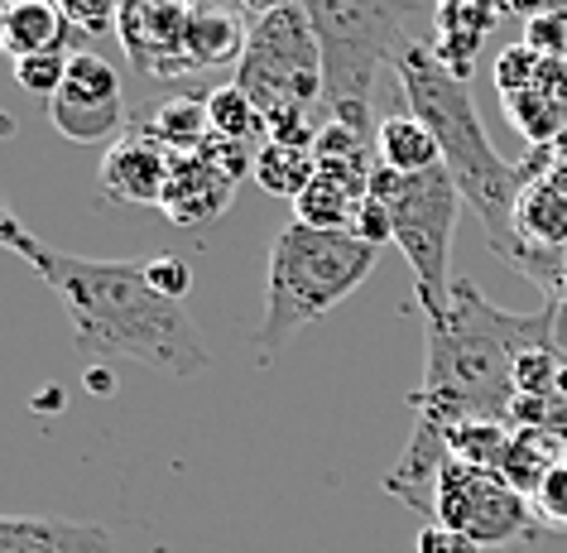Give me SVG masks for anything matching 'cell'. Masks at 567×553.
Here are the masks:
<instances>
[{"label":"cell","instance_id":"obj_17","mask_svg":"<svg viewBox=\"0 0 567 553\" xmlns=\"http://www.w3.org/2000/svg\"><path fill=\"white\" fill-rule=\"evenodd\" d=\"M0 44L20 63V59H39V53L73 49L78 34H73V24L63 20L59 0H10L6 24H0Z\"/></svg>","mask_w":567,"mask_h":553},{"label":"cell","instance_id":"obj_2","mask_svg":"<svg viewBox=\"0 0 567 553\" xmlns=\"http://www.w3.org/2000/svg\"><path fill=\"white\" fill-rule=\"evenodd\" d=\"M563 332V314L544 304L538 314H505L476 279H452V308L443 318H423V386L414 390L419 419L452 423L515 414V366L538 347H553Z\"/></svg>","mask_w":567,"mask_h":553},{"label":"cell","instance_id":"obj_22","mask_svg":"<svg viewBox=\"0 0 567 553\" xmlns=\"http://www.w3.org/2000/svg\"><path fill=\"white\" fill-rule=\"evenodd\" d=\"M357 203L361 197L347 188V183H337L328 174H318L308 188L293 197V212L303 226H318V232H351V217H357Z\"/></svg>","mask_w":567,"mask_h":553},{"label":"cell","instance_id":"obj_8","mask_svg":"<svg viewBox=\"0 0 567 553\" xmlns=\"http://www.w3.org/2000/svg\"><path fill=\"white\" fill-rule=\"evenodd\" d=\"M433 520L476 539L481 553H515L538 534V510L524 491H515L501 472L447 458L437 477Z\"/></svg>","mask_w":567,"mask_h":553},{"label":"cell","instance_id":"obj_31","mask_svg":"<svg viewBox=\"0 0 567 553\" xmlns=\"http://www.w3.org/2000/svg\"><path fill=\"white\" fill-rule=\"evenodd\" d=\"M534 92H544V96H548V106L567 121V63H563V59H544V63H538Z\"/></svg>","mask_w":567,"mask_h":553},{"label":"cell","instance_id":"obj_34","mask_svg":"<svg viewBox=\"0 0 567 553\" xmlns=\"http://www.w3.org/2000/svg\"><path fill=\"white\" fill-rule=\"evenodd\" d=\"M548 178H553V183H558V188L567 193V131H563V135L548 145Z\"/></svg>","mask_w":567,"mask_h":553},{"label":"cell","instance_id":"obj_11","mask_svg":"<svg viewBox=\"0 0 567 553\" xmlns=\"http://www.w3.org/2000/svg\"><path fill=\"white\" fill-rule=\"evenodd\" d=\"M168 168H174V154H168L145 125H131L121 140H111V150L102 160V188H106L111 203L159 207Z\"/></svg>","mask_w":567,"mask_h":553},{"label":"cell","instance_id":"obj_7","mask_svg":"<svg viewBox=\"0 0 567 553\" xmlns=\"http://www.w3.org/2000/svg\"><path fill=\"white\" fill-rule=\"evenodd\" d=\"M236 88L260 106L265 125L275 116H293V111H328L322 44L303 6H284L275 16L255 20L250 44L236 63Z\"/></svg>","mask_w":567,"mask_h":553},{"label":"cell","instance_id":"obj_19","mask_svg":"<svg viewBox=\"0 0 567 553\" xmlns=\"http://www.w3.org/2000/svg\"><path fill=\"white\" fill-rule=\"evenodd\" d=\"M159 140L168 154H203L212 140V116H207V92H178L154 106V116L140 121Z\"/></svg>","mask_w":567,"mask_h":553},{"label":"cell","instance_id":"obj_14","mask_svg":"<svg viewBox=\"0 0 567 553\" xmlns=\"http://www.w3.org/2000/svg\"><path fill=\"white\" fill-rule=\"evenodd\" d=\"M505 16L491 0H433V53L452 78H472L476 53L486 44V34L501 24Z\"/></svg>","mask_w":567,"mask_h":553},{"label":"cell","instance_id":"obj_6","mask_svg":"<svg viewBox=\"0 0 567 553\" xmlns=\"http://www.w3.org/2000/svg\"><path fill=\"white\" fill-rule=\"evenodd\" d=\"M371 193L390 207L394 246L414 269V294L423 318H443L452 308V232H457L462 193L447 168L433 174H394L380 164L371 174Z\"/></svg>","mask_w":567,"mask_h":553},{"label":"cell","instance_id":"obj_18","mask_svg":"<svg viewBox=\"0 0 567 553\" xmlns=\"http://www.w3.org/2000/svg\"><path fill=\"white\" fill-rule=\"evenodd\" d=\"M375 154L385 168H394V174H433V168H443V150H437L433 131L409 106L380 116Z\"/></svg>","mask_w":567,"mask_h":553},{"label":"cell","instance_id":"obj_4","mask_svg":"<svg viewBox=\"0 0 567 553\" xmlns=\"http://www.w3.org/2000/svg\"><path fill=\"white\" fill-rule=\"evenodd\" d=\"M375 260L380 250L351 232H318V226L303 222L284 226L265 265V318L250 332L260 366H275V357L308 322H318L342 299H351L371 279Z\"/></svg>","mask_w":567,"mask_h":553},{"label":"cell","instance_id":"obj_27","mask_svg":"<svg viewBox=\"0 0 567 553\" xmlns=\"http://www.w3.org/2000/svg\"><path fill=\"white\" fill-rule=\"evenodd\" d=\"M524 44H529L538 59H563L567 63V10H553V16H538L524 24Z\"/></svg>","mask_w":567,"mask_h":553},{"label":"cell","instance_id":"obj_23","mask_svg":"<svg viewBox=\"0 0 567 553\" xmlns=\"http://www.w3.org/2000/svg\"><path fill=\"white\" fill-rule=\"evenodd\" d=\"M73 53L78 49H59V53H39V59H20L16 63V82L30 96H39V102H53V92L63 88V78H68V63H73Z\"/></svg>","mask_w":567,"mask_h":553},{"label":"cell","instance_id":"obj_32","mask_svg":"<svg viewBox=\"0 0 567 553\" xmlns=\"http://www.w3.org/2000/svg\"><path fill=\"white\" fill-rule=\"evenodd\" d=\"M505 20H538V16H553V10H567V0H491Z\"/></svg>","mask_w":567,"mask_h":553},{"label":"cell","instance_id":"obj_9","mask_svg":"<svg viewBox=\"0 0 567 553\" xmlns=\"http://www.w3.org/2000/svg\"><path fill=\"white\" fill-rule=\"evenodd\" d=\"M49 125L73 145H102L111 135H125V82L116 73V63L102 59L96 49H78L68 63L63 88L49 102Z\"/></svg>","mask_w":567,"mask_h":553},{"label":"cell","instance_id":"obj_5","mask_svg":"<svg viewBox=\"0 0 567 553\" xmlns=\"http://www.w3.org/2000/svg\"><path fill=\"white\" fill-rule=\"evenodd\" d=\"M313 34L322 44V96L328 116L371 135L380 125L371 121V92L380 63L414 39V24L429 16L423 0H303Z\"/></svg>","mask_w":567,"mask_h":553},{"label":"cell","instance_id":"obj_15","mask_svg":"<svg viewBox=\"0 0 567 553\" xmlns=\"http://www.w3.org/2000/svg\"><path fill=\"white\" fill-rule=\"evenodd\" d=\"M447 458H452L447 433L437 429V423H429V419H414V438H409V448L400 452V462L390 467L385 491L394 495V501H404L409 510H419V515H429V524H433L437 477H443Z\"/></svg>","mask_w":567,"mask_h":553},{"label":"cell","instance_id":"obj_21","mask_svg":"<svg viewBox=\"0 0 567 553\" xmlns=\"http://www.w3.org/2000/svg\"><path fill=\"white\" fill-rule=\"evenodd\" d=\"M318 178V160L313 150H293V145H275L265 140L260 154H255V183L275 197H299L308 183Z\"/></svg>","mask_w":567,"mask_h":553},{"label":"cell","instance_id":"obj_26","mask_svg":"<svg viewBox=\"0 0 567 553\" xmlns=\"http://www.w3.org/2000/svg\"><path fill=\"white\" fill-rule=\"evenodd\" d=\"M351 236H357V240H365V246H375V250H385L390 240H394L390 207L380 203L375 193H365L361 203H357V217H351Z\"/></svg>","mask_w":567,"mask_h":553},{"label":"cell","instance_id":"obj_13","mask_svg":"<svg viewBox=\"0 0 567 553\" xmlns=\"http://www.w3.org/2000/svg\"><path fill=\"white\" fill-rule=\"evenodd\" d=\"M255 16L240 0H193L188 6V68L207 73V68L240 63L250 44Z\"/></svg>","mask_w":567,"mask_h":553},{"label":"cell","instance_id":"obj_36","mask_svg":"<svg viewBox=\"0 0 567 553\" xmlns=\"http://www.w3.org/2000/svg\"><path fill=\"white\" fill-rule=\"evenodd\" d=\"M548 304H553V308H558V314L567 318V265H563V285H558V294H553Z\"/></svg>","mask_w":567,"mask_h":553},{"label":"cell","instance_id":"obj_20","mask_svg":"<svg viewBox=\"0 0 567 553\" xmlns=\"http://www.w3.org/2000/svg\"><path fill=\"white\" fill-rule=\"evenodd\" d=\"M207 116H212V135L231 140V145L260 150L265 140H269V125L260 116V106H255L250 96L236 88V82H226V88H217V92H207Z\"/></svg>","mask_w":567,"mask_h":553},{"label":"cell","instance_id":"obj_12","mask_svg":"<svg viewBox=\"0 0 567 553\" xmlns=\"http://www.w3.org/2000/svg\"><path fill=\"white\" fill-rule=\"evenodd\" d=\"M231 193H236V178L217 160H207V154H174L159 212L168 222L203 232V226H212L226 212Z\"/></svg>","mask_w":567,"mask_h":553},{"label":"cell","instance_id":"obj_16","mask_svg":"<svg viewBox=\"0 0 567 553\" xmlns=\"http://www.w3.org/2000/svg\"><path fill=\"white\" fill-rule=\"evenodd\" d=\"M0 553H111V534L59 515H0Z\"/></svg>","mask_w":567,"mask_h":553},{"label":"cell","instance_id":"obj_1","mask_svg":"<svg viewBox=\"0 0 567 553\" xmlns=\"http://www.w3.org/2000/svg\"><path fill=\"white\" fill-rule=\"evenodd\" d=\"M20 260L59 294L82 361H140L159 376L197 380L207 376V342L178 299L150 285L135 260H87L30 240Z\"/></svg>","mask_w":567,"mask_h":553},{"label":"cell","instance_id":"obj_24","mask_svg":"<svg viewBox=\"0 0 567 553\" xmlns=\"http://www.w3.org/2000/svg\"><path fill=\"white\" fill-rule=\"evenodd\" d=\"M59 10L78 39H96V34H116L121 0H59Z\"/></svg>","mask_w":567,"mask_h":553},{"label":"cell","instance_id":"obj_25","mask_svg":"<svg viewBox=\"0 0 567 553\" xmlns=\"http://www.w3.org/2000/svg\"><path fill=\"white\" fill-rule=\"evenodd\" d=\"M538 53L529 44H509L501 53V63H495V88H501V96H515V92H529L538 82Z\"/></svg>","mask_w":567,"mask_h":553},{"label":"cell","instance_id":"obj_28","mask_svg":"<svg viewBox=\"0 0 567 553\" xmlns=\"http://www.w3.org/2000/svg\"><path fill=\"white\" fill-rule=\"evenodd\" d=\"M534 510L544 524H558L567 530V458L553 462V472L544 477V487L534 491Z\"/></svg>","mask_w":567,"mask_h":553},{"label":"cell","instance_id":"obj_3","mask_svg":"<svg viewBox=\"0 0 567 553\" xmlns=\"http://www.w3.org/2000/svg\"><path fill=\"white\" fill-rule=\"evenodd\" d=\"M390 68L400 78L404 106L429 125L437 150H443V168L457 183L462 203L476 212L486 226L491 250L509 265L515 260V203H519V164L501 160V150L486 140V125L476 116L472 88L462 78H452L429 39H404L390 53Z\"/></svg>","mask_w":567,"mask_h":553},{"label":"cell","instance_id":"obj_29","mask_svg":"<svg viewBox=\"0 0 567 553\" xmlns=\"http://www.w3.org/2000/svg\"><path fill=\"white\" fill-rule=\"evenodd\" d=\"M145 275H150V285L159 289V294H168V299H178L183 304V294L193 289V265L183 260V255H154V260L145 265Z\"/></svg>","mask_w":567,"mask_h":553},{"label":"cell","instance_id":"obj_10","mask_svg":"<svg viewBox=\"0 0 567 553\" xmlns=\"http://www.w3.org/2000/svg\"><path fill=\"white\" fill-rule=\"evenodd\" d=\"M188 6L193 0H121L116 34L131 63L150 78L178 82L188 68Z\"/></svg>","mask_w":567,"mask_h":553},{"label":"cell","instance_id":"obj_37","mask_svg":"<svg viewBox=\"0 0 567 553\" xmlns=\"http://www.w3.org/2000/svg\"><path fill=\"white\" fill-rule=\"evenodd\" d=\"M6 10H10V0H0V24H6ZM0 53H6V44H0Z\"/></svg>","mask_w":567,"mask_h":553},{"label":"cell","instance_id":"obj_30","mask_svg":"<svg viewBox=\"0 0 567 553\" xmlns=\"http://www.w3.org/2000/svg\"><path fill=\"white\" fill-rule=\"evenodd\" d=\"M419 553H481L476 539H466L462 530H452V524H423L419 530Z\"/></svg>","mask_w":567,"mask_h":553},{"label":"cell","instance_id":"obj_35","mask_svg":"<svg viewBox=\"0 0 567 553\" xmlns=\"http://www.w3.org/2000/svg\"><path fill=\"white\" fill-rule=\"evenodd\" d=\"M240 6L260 20V16H275V10H284V6H303V0H240Z\"/></svg>","mask_w":567,"mask_h":553},{"label":"cell","instance_id":"obj_33","mask_svg":"<svg viewBox=\"0 0 567 553\" xmlns=\"http://www.w3.org/2000/svg\"><path fill=\"white\" fill-rule=\"evenodd\" d=\"M30 240H34V232L16 217V212L6 207V197H0V250H16V255H20L24 246H30Z\"/></svg>","mask_w":567,"mask_h":553}]
</instances>
